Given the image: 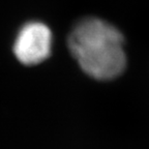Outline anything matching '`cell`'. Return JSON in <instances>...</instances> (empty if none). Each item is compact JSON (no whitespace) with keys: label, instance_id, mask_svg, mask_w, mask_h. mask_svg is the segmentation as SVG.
Returning <instances> with one entry per match:
<instances>
[{"label":"cell","instance_id":"cell-2","mask_svg":"<svg viewBox=\"0 0 149 149\" xmlns=\"http://www.w3.org/2000/svg\"><path fill=\"white\" fill-rule=\"evenodd\" d=\"M52 32L42 22H28L19 30L14 42L16 58L25 65H35L51 54Z\"/></svg>","mask_w":149,"mask_h":149},{"label":"cell","instance_id":"cell-1","mask_svg":"<svg viewBox=\"0 0 149 149\" xmlns=\"http://www.w3.org/2000/svg\"><path fill=\"white\" fill-rule=\"evenodd\" d=\"M68 44L80 68L96 80L114 79L126 66L123 36L102 19L80 20L70 31Z\"/></svg>","mask_w":149,"mask_h":149}]
</instances>
